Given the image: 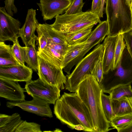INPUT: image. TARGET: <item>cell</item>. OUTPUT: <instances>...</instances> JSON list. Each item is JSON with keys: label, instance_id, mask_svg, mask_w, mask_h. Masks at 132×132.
Wrapping results in <instances>:
<instances>
[{"label": "cell", "instance_id": "6da1fadb", "mask_svg": "<svg viewBox=\"0 0 132 132\" xmlns=\"http://www.w3.org/2000/svg\"><path fill=\"white\" fill-rule=\"evenodd\" d=\"M54 112L61 123L72 129L94 132L89 110L76 92H64L56 101Z\"/></svg>", "mask_w": 132, "mask_h": 132}, {"label": "cell", "instance_id": "7a4b0ae2", "mask_svg": "<svg viewBox=\"0 0 132 132\" xmlns=\"http://www.w3.org/2000/svg\"><path fill=\"white\" fill-rule=\"evenodd\" d=\"M102 90L95 77L89 74L85 76L76 92L89 110L94 132H106L112 129L103 111L101 98Z\"/></svg>", "mask_w": 132, "mask_h": 132}, {"label": "cell", "instance_id": "3957f363", "mask_svg": "<svg viewBox=\"0 0 132 132\" xmlns=\"http://www.w3.org/2000/svg\"><path fill=\"white\" fill-rule=\"evenodd\" d=\"M108 36H116L132 29V7L126 0H106Z\"/></svg>", "mask_w": 132, "mask_h": 132}, {"label": "cell", "instance_id": "277c9868", "mask_svg": "<svg viewBox=\"0 0 132 132\" xmlns=\"http://www.w3.org/2000/svg\"><path fill=\"white\" fill-rule=\"evenodd\" d=\"M54 22L51 24L55 31L65 37L101 21L98 15L86 11L75 14L58 15Z\"/></svg>", "mask_w": 132, "mask_h": 132}, {"label": "cell", "instance_id": "5b68a950", "mask_svg": "<svg viewBox=\"0 0 132 132\" xmlns=\"http://www.w3.org/2000/svg\"><path fill=\"white\" fill-rule=\"evenodd\" d=\"M132 83V58L125 47L116 68L104 74L100 84L103 92L109 94L114 88Z\"/></svg>", "mask_w": 132, "mask_h": 132}, {"label": "cell", "instance_id": "8992f818", "mask_svg": "<svg viewBox=\"0 0 132 132\" xmlns=\"http://www.w3.org/2000/svg\"><path fill=\"white\" fill-rule=\"evenodd\" d=\"M103 51V44H98L76 65L72 72L67 75V82L65 85V89L71 92L77 91L85 76L91 74L95 65L102 57Z\"/></svg>", "mask_w": 132, "mask_h": 132}, {"label": "cell", "instance_id": "52a82bcc", "mask_svg": "<svg viewBox=\"0 0 132 132\" xmlns=\"http://www.w3.org/2000/svg\"><path fill=\"white\" fill-rule=\"evenodd\" d=\"M38 55L37 74L39 78L45 83L61 90L65 89L67 78L63 69Z\"/></svg>", "mask_w": 132, "mask_h": 132}, {"label": "cell", "instance_id": "ba28073f", "mask_svg": "<svg viewBox=\"0 0 132 132\" xmlns=\"http://www.w3.org/2000/svg\"><path fill=\"white\" fill-rule=\"evenodd\" d=\"M24 89L33 98L42 99L50 104H54L60 97V89L45 83L39 78L26 82Z\"/></svg>", "mask_w": 132, "mask_h": 132}, {"label": "cell", "instance_id": "9c48e42d", "mask_svg": "<svg viewBox=\"0 0 132 132\" xmlns=\"http://www.w3.org/2000/svg\"><path fill=\"white\" fill-rule=\"evenodd\" d=\"M100 44L91 40L88 38L85 40L69 46L64 57L62 68L68 75L70 74L72 68L82 59L85 54L93 47Z\"/></svg>", "mask_w": 132, "mask_h": 132}, {"label": "cell", "instance_id": "30bf717a", "mask_svg": "<svg viewBox=\"0 0 132 132\" xmlns=\"http://www.w3.org/2000/svg\"><path fill=\"white\" fill-rule=\"evenodd\" d=\"M21 24L7 12L4 7H0V41L13 42L18 38Z\"/></svg>", "mask_w": 132, "mask_h": 132}, {"label": "cell", "instance_id": "8fae6325", "mask_svg": "<svg viewBox=\"0 0 132 132\" xmlns=\"http://www.w3.org/2000/svg\"><path fill=\"white\" fill-rule=\"evenodd\" d=\"M50 104L42 99L33 98L30 101L25 100L18 102L8 101L6 105L10 108L18 106L23 110L39 116L51 118L53 117V114Z\"/></svg>", "mask_w": 132, "mask_h": 132}, {"label": "cell", "instance_id": "7c38bea8", "mask_svg": "<svg viewBox=\"0 0 132 132\" xmlns=\"http://www.w3.org/2000/svg\"><path fill=\"white\" fill-rule=\"evenodd\" d=\"M72 0H40L37 3L45 21L62 14L69 7Z\"/></svg>", "mask_w": 132, "mask_h": 132}, {"label": "cell", "instance_id": "4fadbf2b", "mask_svg": "<svg viewBox=\"0 0 132 132\" xmlns=\"http://www.w3.org/2000/svg\"><path fill=\"white\" fill-rule=\"evenodd\" d=\"M32 70L25 65L0 67V78L15 82L31 80Z\"/></svg>", "mask_w": 132, "mask_h": 132}, {"label": "cell", "instance_id": "5bb4252c", "mask_svg": "<svg viewBox=\"0 0 132 132\" xmlns=\"http://www.w3.org/2000/svg\"><path fill=\"white\" fill-rule=\"evenodd\" d=\"M24 89L17 82L0 78V97L13 102L25 100Z\"/></svg>", "mask_w": 132, "mask_h": 132}, {"label": "cell", "instance_id": "9a60e30c", "mask_svg": "<svg viewBox=\"0 0 132 132\" xmlns=\"http://www.w3.org/2000/svg\"><path fill=\"white\" fill-rule=\"evenodd\" d=\"M36 15L35 10L28 9L24 24L19 29V37L21 38L26 47L30 45L33 39L37 37L35 31L39 23Z\"/></svg>", "mask_w": 132, "mask_h": 132}, {"label": "cell", "instance_id": "2e32d148", "mask_svg": "<svg viewBox=\"0 0 132 132\" xmlns=\"http://www.w3.org/2000/svg\"><path fill=\"white\" fill-rule=\"evenodd\" d=\"M118 36V35L114 36H108L103 43L104 51L102 61L104 74H107L112 69Z\"/></svg>", "mask_w": 132, "mask_h": 132}, {"label": "cell", "instance_id": "e0dca14e", "mask_svg": "<svg viewBox=\"0 0 132 132\" xmlns=\"http://www.w3.org/2000/svg\"><path fill=\"white\" fill-rule=\"evenodd\" d=\"M23 120L17 113L11 115L0 114V132H15Z\"/></svg>", "mask_w": 132, "mask_h": 132}, {"label": "cell", "instance_id": "ac0fdd59", "mask_svg": "<svg viewBox=\"0 0 132 132\" xmlns=\"http://www.w3.org/2000/svg\"><path fill=\"white\" fill-rule=\"evenodd\" d=\"M36 30L43 35L48 42L67 44L64 36L54 30L51 24L39 23Z\"/></svg>", "mask_w": 132, "mask_h": 132}, {"label": "cell", "instance_id": "d6986e66", "mask_svg": "<svg viewBox=\"0 0 132 132\" xmlns=\"http://www.w3.org/2000/svg\"><path fill=\"white\" fill-rule=\"evenodd\" d=\"M20 65L11 46L4 42L0 41V67Z\"/></svg>", "mask_w": 132, "mask_h": 132}, {"label": "cell", "instance_id": "ffe728a7", "mask_svg": "<svg viewBox=\"0 0 132 132\" xmlns=\"http://www.w3.org/2000/svg\"><path fill=\"white\" fill-rule=\"evenodd\" d=\"M37 38V36L35 37L28 47L25 46V62L27 66L36 72L38 71V55L35 44Z\"/></svg>", "mask_w": 132, "mask_h": 132}, {"label": "cell", "instance_id": "44dd1931", "mask_svg": "<svg viewBox=\"0 0 132 132\" xmlns=\"http://www.w3.org/2000/svg\"><path fill=\"white\" fill-rule=\"evenodd\" d=\"M111 104L115 116L132 113V108L127 97L117 100L111 99Z\"/></svg>", "mask_w": 132, "mask_h": 132}, {"label": "cell", "instance_id": "7402d4cb", "mask_svg": "<svg viewBox=\"0 0 132 132\" xmlns=\"http://www.w3.org/2000/svg\"><path fill=\"white\" fill-rule=\"evenodd\" d=\"M37 52L39 55L62 68V65L64 57L63 55L48 46L42 50L37 51Z\"/></svg>", "mask_w": 132, "mask_h": 132}, {"label": "cell", "instance_id": "603a6c76", "mask_svg": "<svg viewBox=\"0 0 132 132\" xmlns=\"http://www.w3.org/2000/svg\"><path fill=\"white\" fill-rule=\"evenodd\" d=\"M94 26H89L65 37L67 44L71 46L85 40L91 34Z\"/></svg>", "mask_w": 132, "mask_h": 132}, {"label": "cell", "instance_id": "cb8c5ba5", "mask_svg": "<svg viewBox=\"0 0 132 132\" xmlns=\"http://www.w3.org/2000/svg\"><path fill=\"white\" fill-rule=\"evenodd\" d=\"M132 122V113L115 116L110 122L111 126L118 132Z\"/></svg>", "mask_w": 132, "mask_h": 132}, {"label": "cell", "instance_id": "d4e9b609", "mask_svg": "<svg viewBox=\"0 0 132 132\" xmlns=\"http://www.w3.org/2000/svg\"><path fill=\"white\" fill-rule=\"evenodd\" d=\"M101 98L103 111L107 120L110 122L115 116L114 114L111 104V98L110 95H106L101 92Z\"/></svg>", "mask_w": 132, "mask_h": 132}, {"label": "cell", "instance_id": "484cf974", "mask_svg": "<svg viewBox=\"0 0 132 132\" xmlns=\"http://www.w3.org/2000/svg\"><path fill=\"white\" fill-rule=\"evenodd\" d=\"M111 99L117 100L124 97H132L131 85L121 86L113 89L109 93Z\"/></svg>", "mask_w": 132, "mask_h": 132}, {"label": "cell", "instance_id": "4316f807", "mask_svg": "<svg viewBox=\"0 0 132 132\" xmlns=\"http://www.w3.org/2000/svg\"><path fill=\"white\" fill-rule=\"evenodd\" d=\"M126 45L123 36V34L118 35V39L115 50L114 57L113 68L114 69L118 63Z\"/></svg>", "mask_w": 132, "mask_h": 132}, {"label": "cell", "instance_id": "83f0119b", "mask_svg": "<svg viewBox=\"0 0 132 132\" xmlns=\"http://www.w3.org/2000/svg\"><path fill=\"white\" fill-rule=\"evenodd\" d=\"M13 43L11 48L15 56L21 65H25V47H22L20 45L18 38L13 42Z\"/></svg>", "mask_w": 132, "mask_h": 132}, {"label": "cell", "instance_id": "f1b7e54d", "mask_svg": "<svg viewBox=\"0 0 132 132\" xmlns=\"http://www.w3.org/2000/svg\"><path fill=\"white\" fill-rule=\"evenodd\" d=\"M41 132L40 126L34 122L23 120L15 132Z\"/></svg>", "mask_w": 132, "mask_h": 132}, {"label": "cell", "instance_id": "f546056e", "mask_svg": "<svg viewBox=\"0 0 132 132\" xmlns=\"http://www.w3.org/2000/svg\"><path fill=\"white\" fill-rule=\"evenodd\" d=\"M84 4L83 0H73L70 5L65 11V13L69 15L82 12Z\"/></svg>", "mask_w": 132, "mask_h": 132}, {"label": "cell", "instance_id": "4dcf8cb0", "mask_svg": "<svg viewBox=\"0 0 132 132\" xmlns=\"http://www.w3.org/2000/svg\"><path fill=\"white\" fill-rule=\"evenodd\" d=\"M102 58V57L97 63L91 74L95 77L99 84L102 82L104 75Z\"/></svg>", "mask_w": 132, "mask_h": 132}, {"label": "cell", "instance_id": "1f68e13d", "mask_svg": "<svg viewBox=\"0 0 132 132\" xmlns=\"http://www.w3.org/2000/svg\"><path fill=\"white\" fill-rule=\"evenodd\" d=\"M47 46L50 47L64 56L69 47L68 44H62L48 42Z\"/></svg>", "mask_w": 132, "mask_h": 132}, {"label": "cell", "instance_id": "d6a6232c", "mask_svg": "<svg viewBox=\"0 0 132 132\" xmlns=\"http://www.w3.org/2000/svg\"><path fill=\"white\" fill-rule=\"evenodd\" d=\"M127 48L132 58V29L123 34Z\"/></svg>", "mask_w": 132, "mask_h": 132}, {"label": "cell", "instance_id": "836d02e7", "mask_svg": "<svg viewBox=\"0 0 132 132\" xmlns=\"http://www.w3.org/2000/svg\"><path fill=\"white\" fill-rule=\"evenodd\" d=\"M37 32L38 36L36 40V45L38 46V51H41L47 46L48 42L41 33L38 31Z\"/></svg>", "mask_w": 132, "mask_h": 132}, {"label": "cell", "instance_id": "e575fe53", "mask_svg": "<svg viewBox=\"0 0 132 132\" xmlns=\"http://www.w3.org/2000/svg\"><path fill=\"white\" fill-rule=\"evenodd\" d=\"M14 0H5L4 6L7 13L13 16L14 13L18 11L17 9L14 4Z\"/></svg>", "mask_w": 132, "mask_h": 132}, {"label": "cell", "instance_id": "d590c367", "mask_svg": "<svg viewBox=\"0 0 132 132\" xmlns=\"http://www.w3.org/2000/svg\"><path fill=\"white\" fill-rule=\"evenodd\" d=\"M101 3V0H93L90 11L93 13L98 15Z\"/></svg>", "mask_w": 132, "mask_h": 132}, {"label": "cell", "instance_id": "8d00e7d4", "mask_svg": "<svg viewBox=\"0 0 132 132\" xmlns=\"http://www.w3.org/2000/svg\"><path fill=\"white\" fill-rule=\"evenodd\" d=\"M106 0H101V5L98 16L100 18L103 17L104 12L105 10L104 5L106 3Z\"/></svg>", "mask_w": 132, "mask_h": 132}, {"label": "cell", "instance_id": "74e56055", "mask_svg": "<svg viewBox=\"0 0 132 132\" xmlns=\"http://www.w3.org/2000/svg\"><path fill=\"white\" fill-rule=\"evenodd\" d=\"M119 132H132V122L127 126L121 129Z\"/></svg>", "mask_w": 132, "mask_h": 132}, {"label": "cell", "instance_id": "f35d334b", "mask_svg": "<svg viewBox=\"0 0 132 132\" xmlns=\"http://www.w3.org/2000/svg\"><path fill=\"white\" fill-rule=\"evenodd\" d=\"M127 97L132 108V97Z\"/></svg>", "mask_w": 132, "mask_h": 132}, {"label": "cell", "instance_id": "ab89813d", "mask_svg": "<svg viewBox=\"0 0 132 132\" xmlns=\"http://www.w3.org/2000/svg\"><path fill=\"white\" fill-rule=\"evenodd\" d=\"M129 5L132 7V0H126Z\"/></svg>", "mask_w": 132, "mask_h": 132}, {"label": "cell", "instance_id": "60d3db41", "mask_svg": "<svg viewBox=\"0 0 132 132\" xmlns=\"http://www.w3.org/2000/svg\"></svg>", "mask_w": 132, "mask_h": 132}]
</instances>
